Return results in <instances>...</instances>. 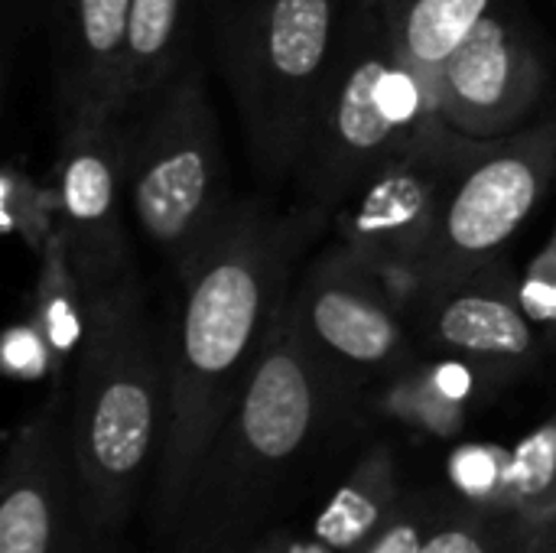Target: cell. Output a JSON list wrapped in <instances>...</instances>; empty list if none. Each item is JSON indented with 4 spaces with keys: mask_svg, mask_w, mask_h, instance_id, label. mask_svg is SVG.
Wrapping results in <instances>:
<instances>
[{
    "mask_svg": "<svg viewBox=\"0 0 556 553\" xmlns=\"http://www.w3.org/2000/svg\"><path fill=\"white\" fill-rule=\"evenodd\" d=\"M326 225L329 212L309 202L277 212L254 199H238L195 261L176 274L182 297L173 323L163 326L169 427L147 499L156 553L169 544L189 482L293 293L296 264Z\"/></svg>",
    "mask_w": 556,
    "mask_h": 553,
    "instance_id": "6da1fadb",
    "label": "cell"
},
{
    "mask_svg": "<svg viewBox=\"0 0 556 553\" xmlns=\"http://www.w3.org/2000/svg\"><path fill=\"white\" fill-rule=\"evenodd\" d=\"M358 407L362 391L309 349L287 300L160 553H238L283 525L352 433Z\"/></svg>",
    "mask_w": 556,
    "mask_h": 553,
    "instance_id": "7a4b0ae2",
    "label": "cell"
},
{
    "mask_svg": "<svg viewBox=\"0 0 556 553\" xmlns=\"http://www.w3.org/2000/svg\"><path fill=\"white\" fill-rule=\"evenodd\" d=\"M65 417L98 553H114L150 499L169 427L166 329L137 274L85 297V332L65 378Z\"/></svg>",
    "mask_w": 556,
    "mask_h": 553,
    "instance_id": "3957f363",
    "label": "cell"
},
{
    "mask_svg": "<svg viewBox=\"0 0 556 553\" xmlns=\"http://www.w3.org/2000/svg\"><path fill=\"white\" fill-rule=\"evenodd\" d=\"M352 0H248L218 23V59L248 150L270 179L296 176L323 111Z\"/></svg>",
    "mask_w": 556,
    "mask_h": 553,
    "instance_id": "277c9868",
    "label": "cell"
},
{
    "mask_svg": "<svg viewBox=\"0 0 556 553\" xmlns=\"http://www.w3.org/2000/svg\"><path fill=\"white\" fill-rule=\"evenodd\" d=\"M433 117L427 78L404 59L375 3L352 0L345 42L296 173L306 202L332 215Z\"/></svg>",
    "mask_w": 556,
    "mask_h": 553,
    "instance_id": "5b68a950",
    "label": "cell"
},
{
    "mask_svg": "<svg viewBox=\"0 0 556 553\" xmlns=\"http://www.w3.org/2000/svg\"><path fill=\"white\" fill-rule=\"evenodd\" d=\"M127 202L176 274L195 261L238 202L228 192L222 124L195 59L127 114Z\"/></svg>",
    "mask_w": 556,
    "mask_h": 553,
    "instance_id": "8992f818",
    "label": "cell"
},
{
    "mask_svg": "<svg viewBox=\"0 0 556 553\" xmlns=\"http://www.w3.org/2000/svg\"><path fill=\"white\" fill-rule=\"evenodd\" d=\"M556 179V117L498 140H476L453 169L407 297L424 284L472 274L502 257ZM404 297V300H407ZM401 300V310H404Z\"/></svg>",
    "mask_w": 556,
    "mask_h": 553,
    "instance_id": "52a82bcc",
    "label": "cell"
},
{
    "mask_svg": "<svg viewBox=\"0 0 556 553\" xmlns=\"http://www.w3.org/2000/svg\"><path fill=\"white\" fill-rule=\"evenodd\" d=\"M290 316L309 349L362 394L417 365L420 345L401 303L345 241L323 251L293 284Z\"/></svg>",
    "mask_w": 556,
    "mask_h": 553,
    "instance_id": "ba28073f",
    "label": "cell"
},
{
    "mask_svg": "<svg viewBox=\"0 0 556 553\" xmlns=\"http://www.w3.org/2000/svg\"><path fill=\"white\" fill-rule=\"evenodd\" d=\"M127 117L65 114L55 156V241L81 293L137 274L124 225Z\"/></svg>",
    "mask_w": 556,
    "mask_h": 553,
    "instance_id": "9c48e42d",
    "label": "cell"
},
{
    "mask_svg": "<svg viewBox=\"0 0 556 553\" xmlns=\"http://www.w3.org/2000/svg\"><path fill=\"white\" fill-rule=\"evenodd\" d=\"M420 349L472 368L492 391L531 375L547 342L531 323L521 280L498 257L472 274L424 284L404 300Z\"/></svg>",
    "mask_w": 556,
    "mask_h": 553,
    "instance_id": "30bf717a",
    "label": "cell"
},
{
    "mask_svg": "<svg viewBox=\"0 0 556 553\" xmlns=\"http://www.w3.org/2000/svg\"><path fill=\"white\" fill-rule=\"evenodd\" d=\"M0 553H98L75 466L65 385L16 424L0 473Z\"/></svg>",
    "mask_w": 556,
    "mask_h": 553,
    "instance_id": "8fae6325",
    "label": "cell"
},
{
    "mask_svg": "<svg viewBox=\"0 0 556 553\" xmlns=\"http://www.w3.org/2000/svg\"><path fill=\"white\" fill-rule=\"evenodd\" d=\"M469 143L472 137L453 130L437 114L358 196L349 199L352 209L339 215L342 241L378 271L384 284L388 277H401L404 297L433 231L440 196Z\"/></svg>",
    "mask_w": 556,
    "mask_h": 553,
    "instance_id": "7c38bea8",
    "label": "cell"
},
{
    "mask_svg": "<svg viewBox=\"0 0 556 553\" xmlns=\"http://www.w3.org/2000/svg\"><path fill=\"white\" fill-rule=\"evenodd\" d=\"M551 91V62L511 0L492 10L430 75L433 111L459 134L498 140L531 124Z\"/></svg>",
    "mask_w": 556,
    "mask_h": 553,
    "instance_id": "4fadbf2b",
    "label": "cell"
},
{
    "mask_svg": "<svg viewBox=\"0 0 556 553\" xmlns=\"http://www.w3.org/2000/svg\"><path fill=\"white\" fill-rule=\"evenodd\" d=\"M446 482L479 508L556 535V414L515 447H459L446 463Z\"/></svg>",
    "mask_w": 556,
    "mask_h": 553,
    "instance_id": "5bb4252c",
    "label": "cell"
},
{
    "mask_svg": "<svg viewBox=\"0 0 556 553\" xmlns=\"http://www.w3.org/2000/svg\"><path fill=\"white\" fill-rule=\"evenodd\" d=\"M62 101L65 114L127 117L130 0H62Z\"/></svg>",
    "mask_w": 556,
    "mask_h": 553,
    "instance_id": "9a60e30c",
    "label": "cell"
},
{
    "mask_svg": "<svg viewBox=\"0 0 556 553\" xmlns=\"http://www.w3.org/2000/svg\"><path fill=\"white\" fill-rule=\"evenodd\" d=\"M407 489L394 443L375 440L342 473L323 508L313 515L309 531L339 553L362 551V544L394 515Z\"/></svg>",
    "mask_w": 556,
    "mask_h": 553,
    "instance_id": "2e32d148",
    "label": "cell"
},
{
    "mask_svg": "<svg viewBox=\"0 0 556 553\" xmlns=\"http://www.w3.org/2000/svg\"><path fill=\"white\" fill-rule=\"evenodd\" d=\"M479 388L492 391L472 368L453 359L430 368L417 362L407 372L384 381L378 407L384 417L397 420L401 427L420 437L450 440L466 430Z\"/></svg>",
    "mask_w": 556,
    "mask_h": 553,
    "instance_id": "e0dca14e",
    "label": "cell"
},
{
    "mask_svg": "<svg viewBox=\"0 0 556 553\" xmlns=\"http://www.w3.org/2000/svg\"><path fill=\"white\" fill-rule=\"evenodd\" d=\"M404 59L427 78L446 55L508 0H371Z\"/></svg>",
    "mask_w": 556,
    "mask_h": 553,
    "instance_id": "ac0fdd59",
    "label": "cell"
},
{
    "mask_svg": "<svg viewBox=\"0 0 556 553\" xmlns=\"http://www.w3.org/2000/svg\"><path fill=\"white\" fill-rule=\"evenodd\" d=\"M192 10L195 0H130L127 81L134 108L169 85L189 62Z\"/></svg>",
    "mask_w": 556,
    "mask_h": 553,
    "instance_id": "d6986e66",
    "label": "cell"
},
{
    "mask_svg": "<svg viewBox=\"0 0 556 553\" xmlns=\"http://www.w3.org/2000/svg\"><path fill=\"white\" fill-rule=\"evenodd\" d=\"M420 553H556V535L456 499Z\"/></svg>",
    "mask_w": 556,
    "mask_h": 553,
    "instance_id": "ffe728a7",
    "label": "cell"
},
{
    "mask_svg": "<svg viewBox=\"0 0 556 553\" xmlns=\"http://www.w3.org/2000/svg\"><path fill=\"white\" fill-rule=\"evenodd\" d=\"M456 492L450 486H420L407 489L394 515L362 544L355 553H420L427 538L453 512Z\"/></svg>",
    "mask_w": 556,
    "mask_h": 553,
    "instance_id": "44dd1931",
    "label": "cell"
},
{
    "mask_svg": "<svg viewBox=\"0 0 556 553\" xmlns=\"http://www.w3.org/2000/svg\"><path fill=\"white\" fill-rule=\"evenodd\" d=\"M521 300L541 339L547 342V352L556 349V225L551 241L534 254L521 277Z\"/></svg>",
    "mask_w": 556,
    "mask_h": 553,
    "instance_id": "7402d4cb",
    "label": "cell"
},
{
    "mask_svg": "<svg viewBox=\"0 0 556 553\" xmlns=\"http://www.w3.org/2000/svg\"><path fill=\"white\" fill-rule=\"evenodd\" d=\"M238 553H339L329 548L326 541H319L313 531H300L290 521L264 531L261 538H254L251 544H244Z\"/></svg>",
    "mask_w": 556,
    "mask_h": 553,
    "instance_id": "603a6c76",
    "label": "cell"
}]
</instances>
